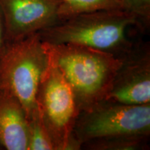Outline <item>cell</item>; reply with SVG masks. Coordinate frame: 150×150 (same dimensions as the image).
Masks as SVG:
<instances>
[{"instance_id": "cell-1", "label": "cell", "mask_w": 150, "mask_h": 150, "mask_svg": "<svg viewBox=\"0 0 150 150\" xmlns=\"http://www.w3.org/2000/svg\"><path fill=\"white\" fill-rule=\"evenodd\" d=\"M44 43L72 88L80 112L106 99L122 58L80 45Z\"/></svg>"}, {"instance_id": "cell-2", "label": "cell", "mask_w": 150, "mask_h": 150, "mask_svg": "<svg viewBox=\"0 0 150 150\" xmlns=\"http://www.w3.org/2000/svg\"><path fill=\"white\" fill-rule=\"evenodd\" d=\"M133 26L143 28L133 13L123 9L102 10L59 21L39 33L44 42L80 45L122 58L136 43L127 36V30Z\"/></svg>"}, {"instance_id": "cell-3", "label": "cell", "mask_w": 150, "mask_h": 150, "mask_svg": "<svg viewBox=\"0 0 150 150\" xmlns=\"http://www.w3.org/2000/svg\"><path fill=\"white\" fill-rule=\"evenodd\" d=\"M49 55L39 32L17 40L6 41L0 49V91L16 97L28 122L39 114L36 96Z\"/></svg>"}, {"instance_id": "cell-4", "label": "cell", "mask_w": 150, "mask_h": 150, "mask_svg": "<svg viewBox=\"0 0 150 150\" xmlns=\"http://www.w3.org/2000/svg\"><path fill=\"white\" fill-rule=\"evenodd\" d=\"M127 136H150V104L129 105L104 99L80 112L72 134L76 150L91 140Z\"/></svg>"}, {"instance_id": "cell-5", "label": "cell", "mask_w": 150, "mask_h": 150, "mask_svg": "<svg viewBox=\"0 0 150 150\" xmlns=\"http://www.w3.org/2000/svg\"><path fill=\"white\" fill-rule=\"evenodd\" d=\"M36 103L56 150H76L72 134L80 110L72 88L50 55L38 88Z\"/></svg>"}, {"instance_id": "cell-6", "label": "cell", "mask_w": 150, "mask_h": 150, "mask_svg": "<svg viewBox=\"0 0 150 150\" xmlns=\"http://www.w3.org/2000/svg\"><path fill=\"white\" fill-rule=\"evenodd\" d=\"M106 99L120 104H150V48L148 43H136L122 57Z\"/></svg>"}, {"instance_id": "cell-7", "label": "cell", "mask_w": 150, "mask_h": 150, "mask_svg": "<svg viewBox=\"0 0 150 150\" xmlns=\"http://www.w3.org/2000/svg\"><path fill=\"white\" fill-rule=\"evenodd\" d=\"M60 0H0L6 41L40 32L58 22Z\"/></svg>"}, {"instance_id": "cell-8", "label": "cell", "mask_w": 150, "mask_h": 150, "mask_svg": "<svg viewBox=\"0 0 150 150\" xmlns=\"http://www.w3.org/2000/svg\"><path fill=\"white\" fill-rule=\"evenodd\" d=\"M29 122L16 97L0 91V143L7 150H27Z\"/></svg>"}, {"instance_id": "cell-9", "label": "cell", "mask_w": 150, "mask_h": 150, "mask_svg": "<svg viewBox=\"0 0 150 150\" xmlns=\"http://www.w3.org/2000/svg\"><path fill=\"white\" fill-rule=\"evenodd\" d=\"M149 137L146 136H127L100 138L82 144L81 149L147 150L149 149Z\"/></svg>"}, {"instance_id": "cell-10", "label": "cell", "mask_w": 150, "mask_h": 150, "mask_svg": "<svg viewBox=\"0 0 150 150\" xmlns=\"http://www.w3.org/2000/svg\"><path fill=\"white\" fill-rule=\"evenodd\" d=\"M59 21L79 14L102 10L122 9L120 0H60Z\"/></svg>"}, {"instance_id": "cell-11", "label": "cell", "mask_w": 150, "mask_h": 150, "mask_svg": "<svg viewBox=\"0 0 150 150\" xmlns=\"http://www.w3.org/2000/svg\"><path fill=\"white\" fill-rule=\"evenodd\" d=\"M27 150H56L40 113L29 121Z\"/></svg>"}, {"instance_id": "cell-12", "label": "cell", "mask_w": 150, "mask_h": 150, "mask_svg": "<svg viewBox=\"0 0 150 150\" xmlns=\"http://www.w3.org/2000/svg\"><path fill=\"white\" fill-rule=\"evenodd\" d=\"M123 10L135 15L142 27L150 22V0H120Z\"/></svg>"}, {"instance_id": "cell-13", "label": "cell", "mask_w": 150, "mask_h": 150, "mask_svg": "<svg viewBox=\"0 0 150 150\" xmlns=\"http://www.w3.org/2000/svg\"><path fill=\"white\" fill-rule=\"evenodd\" d=\"M6 42L5 27L4 23V19L1 11H0V49L2 47Z\"/></svg>"}, {"instance_id": "cell-14", "label": "cell", "mask_w": 150, "mask_h": 150, "mask_svg": "<svg viewBox=\"0 0 150 150\" xmlns=\"http://www.w3.org/2000/svg\"><path fill=\"white\" fill-rule=\"evenodd\" d=\"M1 149H4L3 146L1 145V143H0V150H1Z\"/></svg>"}]
</instances>
